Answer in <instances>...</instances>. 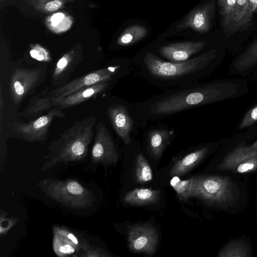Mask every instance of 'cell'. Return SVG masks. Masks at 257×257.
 Listing matches in <instances>:
<instances>
[{"instance_id":"obj_1","label":"cell","mask_w":257,"mask_h":257,"mask_svg":"<svg viewBox=\"0 0 257 257\" xmlns=\"http://www.w3.org/2000/svg\"><path fill=\"white\" fill-rule=\"evenodd\" d=\"M241 81L220 80L174 88L137 105L146 118L158 120L188 109L241 95Z\"/></svg>"},{"instance_id":"obj_2","label":"cell","mask_w":257,"mask_h":257,"mask_svg":"<svg viewBox=\"0 0 257 257\" xmlns=\"http://www.w3.org/2000/svg\"><path fill=\"white\" fill-rule=\"evenodd\" d=\"M217 52L210 50L184 62L176 63L162 59L147 51L139 64L144 76L158 87L183 86L193 83L216 58Z\"/></svg>"},{"instance_id":"obj_3","label":"cell","mask_w":257,"mask_h":257,"mask_svg":"<svg viewBox=\"0 0 257 257\" xmlns=\"http://www.w3.org/2000/svg\"><path fill=\"white\" fill-rule=\"evenodd\" d=\"M96 122V118L92 115L79 120L52 142L41 171L45 172L60 162L85 159L93 137V128Z\"/></svg>"},{"instance_id":"obj_4","label":"cell","mask_w":257,"mask_h":257,"mask_svg":"<svg viewBox=\"0 0 257 257\" xmlns=\"http://www.w3.org/2000/svg\"><path fill=\"white\" fill-rule=\"evenodd\" d=\"M239 194L236 185L229 177L219 175L194 176L192 197L208 205L227 208L237 201Z\"/></svg>"},{"instance_id":"obj_5","label":"cell","mask_w":257,"mask_h":257,"mask_svg":"<svg viewBox=\"0 0 257 257\" xmlns=\"http://www.w3.org/2000/svg\"><path fill=\"white\" fill-rule=\"evenodd\" d=\"M38 185L47 196L69 208L86 209L95 201L93 193L74 179L62 181L46 178Z\"/></svg>"},{"instance_id":"obj_6","label":"cell","mask_w":257,"mask_h":257,"mask_svg":"<svg viewBox=\"0 0 257 257\" xmlns=\"http://www.w3.org/2000/svg\"><path fill=\"white\" fill-rule=\"evenodd\" d=\"M110 82H99L62 98L44 100L36 99L30 103L22 115L23 116H34L54 107L62 109L74 106L105 90L109 86Z\"/></svg>"},{"instance_id":"obj_7","label":"cell","mask_w":257,"mask_h":257,"mask_svg":"<svg viewBox=\"0 0 257 257\" xmlns=\"http://www.w3.org/2000/svg\"><path fill=\"white\" fill-rule=\"evenodd\" d=\"M120 66H109L93 71L58 87L37 99L44 100L62 98L96 83L110 81L117 73Z\"/></svg>"},{"instance_id":"obj_8","label":"cell","mask_w":257,"mask_h":257,"mask_svg":"<svg viewBox=\"0 0 257 257\" xmlns=\"http://www.w3.org/2000/svg\"><path fill=\"white\" fill-rule=\"evenodd\" d=\"M65 116V114L61 109L54 107L46 114L28 122L15 123L14 129L26 141H41L46 138L52 121L56 118Z\"/></svg>"},{"instance_id":"obj_9","label":"cell","mask_w":257,"mask_h":257,"mask_svg":"<svg viewBox=\"0 0 257 257\" xmlns=\"http://www.w3.org/2000/svg\"><path fill=\"white\" fill-rule=\"evenodd\" d=\"M95 129L92 161L105 165L115 164L118 160V153L109 132L101 122L96 125Z\"/></svg>"},{"instance_id":"obj_10","label":"cell","mask_w":257,"mask_h":257,"mask_svg":"<svg viewBox=\"0 0 257 257\" xmlns=\"http://www.w3.org/2000/svg\"><path fill=\"white\" fill-rule=\"evenodd\" d=\"M130 249L135 252L153 254L156 249L158 236L156 229L146 223L130 226L127 230Z\"/></svg>"},{"instance_id":"obj_11","label":"cell","mask_w":257,"mask_h":257,"mask_svg":"<svg viewBox=\"0 0 257 257\" xmlns=\"http://www.w3.org/2000/svg\"><path fill=\"white\" fill-rule=\"evenodd\" d=\"M42 75L40 69L18 68L12 74L10 81V94L15 104L20 103L39 82Z\"/></svg>"},{"instance_id":"obj_12","label":"cell","mask_w":257,"mask_h":257,"mask_svg":"<svg viewBox=\"0 0 257 257\" xmlns=\"http://www.w3.org/2000/svg\"><path fill=\"white\" fill-rule=\"evenodd\" d=\"M215 14V1L211 0L191 11L177 26L180 30L190 28L199 33L208 32Z\"/></svg>"},{"instance_id":"obj_13","label":"cell","mask_w":257,"mask_h":257,"mask_svg":"<svg viewBox=\"0 0 257 257\" xmlns=\"http://www.w3.org/2000/svg\"><path fill=\"white\" fill-rule=\"evenodd\" d=\"M203 41L176 42L161 46L159 49L160 55L168 61L184 62L191 59L194 54L205 46Z\"/></svg>"},{"instance_id":"obj_14","label":"cell","mask_w":257,"mask_h":257,"mask_svg":"<svg viewBox=\"0 0 257 257\" xmlns=\"http://www.w3.org/2000/svg\"><path fill=\"white\" fill-rule=\"evenodd\" d=\"M107 112L110 123L118 136L125 144L131 142L134 122L126 107L115 104L109 106Z\"/></svg>"},{"instance_id":"obj_15","label":"cell","mask_w":257,"mask_h":257,"mask_svg":"<svg viewBox=\"0 0 257 257\" xmlns=\"http://www.w3.org/2000/svg\"><path fill=\"white\" fill-rule=\"evenodd\" d=\"M173 130L158 128L150 131L148 133V148L151 156L158 159L165 148L169 144L174 135Z\"/></svg>"},{"instance_id":"obj_16","label":"cell","mask_w":257,"mask_h":257,"mask_svg":"<svg viewBox=\"0 0 257 257\" xmlns=\"http://www.w3.org/2000/svg\"><path fill=\"white\" fill-rule=\"evenodd\" d=\"M209 150L207 147L191 152L178 160L172 166L170 176H180L188 173L206 156Z\"/></svg>"},{"instance_id":"obj_17","label":"cell","mask_w":257,"mask_h":257,"mask_svg":"<svg viewBox=\"0 0 257 257\" xmlns=\"http://www.w3.org/2000/svg\"><path fill=\"white\" fill-rule=\"evenodd\" d=\"M161 199L160 191L148 188H136L127 192L123 201L131 205L143 206L158 203Z\"/></svg>"},{"instance_id":"obj_18","label":"cell","mask_w":257,"mask_h":257,"mask_svg":"<svg viewBox=\"0 0 257 257\" xmlns=\"http://www.w3.org/2000/svg\"><path fill=\"white\" fill-rule=\"evenodd\" d=\"M252 18L253 15L250 11L248 0H236L229 32L234 33L245 30L250 25Z\"/></svg>"},{"instance_id":"obj_19","label":"cell","mask_w":257,"mask_h":257,"mask_svg":"<svg viewBox=\"0 0 257 257\" xmlns=\"http://www.w3.org/2000/svg\"><path fill=\"white\" fill-rule=\"evenodd\" d=\"M257 64V38L235 60L234 69L238 72L246 71Z\"/></svg>"},{"instance_id":"obj_20","label":"cell","mask_w":257,"mask_h":257,"mask_svg":"<svg viewBox=\"0 0 257 257\" xmlns=\"http://www.w3.org/2000/svg\"><path fill=\"white\" fill-rule=\"evenodd\" d=\"M248 245L242 240H233L226 244L219 251L218 257H249Z\"/></svg>"},{"instance_id":"obj_21","label":"cell","mask_w":257,"mask_h":257,"mask_svg":"<svg viewBox=\"0 0 257 257\" xmlns=\"http://www.w3.org/2000/svg\"><path fill=\"white\" fill-rule=\"evenodd\" d=\"M147 33V29L143 26L136 25L129 26L119 36L117 44L124 46L132 45L144 38Z\"/></svg>"},{"instance_id":"obj_22","label":"cell","mask_w":257,"mask_h":257,"mask_svg":"<svg viewBox=\"0 0 257 257\" xmlns=\"http://www.w3.org/2000/svg\"><path fill=\"white\" fill-rule=\"evenodd\" d=\"M194 176L185 180H181L177 177H174L170 181V184L177 193L180 201H186L192 197Z\"/></svg>"},{"instance_id":"obj_23","label":"cell","mask_w":257,"mask_h":257,"mask_svg":"<svg viewBox=\"0 0 257 257\" xmlns=\"http://www.w3.org/2000/svg\"><path fill=\"white\" fill-rule=\"evenodd\" d=\"M257 169V154L225 166L221 171L235 173H247Z\"/></svg>"},{"instance_id":"obj_24","label":"cell","mask_w":257,"mask_h":257,"mask_svg":"<svg viewBox=\"0 0 257 257\" xmlns=\"http://www.w3.org/2000/svg\"><path fill=\"white\" fill-rule=\"evenodd\" d=\"M135 174L136 180L139 183H146L152 179L151 168L142 154H139L137 157Z\"/></svg>"},{"instance_id":"obj_25","label":"cell","mask_w":257,"mask_h":257,"mask_svg":"<svg viewBox=\"0 0 257 257\" xmlns=\"http://www.w3.org/2000/svg\"><path fill=\"white\" fill-rule=\"evenodd\" d=\"M236 0H217L223 27L230 30Z\"/></svg>"},{"instance_id":"obj_26","label":"cell","mask_w":257,"mask_h":257,"mask_svg":"<svg viewBox=\"0 0 257 257\" xmlns=\"http://www.w3.org/2000/svg\"><path fill=\"white\" fill-rule=\"evenodd\" d=\"M64 236L55 232L53 241V247L55 253L59 256H65L74 252L76 248L73 242H70Z\"/></svg>"},{"instance_id":"obj_27","label":"cell","mask_w":257,"mask_h":257,"mask_svg":"<svg viewBox=\"0 0 257 257\" xmlns=\"http://www.w3.org/2000/svg\"><path fill=\"white\" fill-rule=\"evenodd\" d=\"M72 60L69 54H65L60 58L54 68L52 78L56 80L61 77L71 67Z\"/></svg>"},{"instance_id":"obj_28","label":"cell","mask_w":257,"mask_h":257,"mask_svg":"<svg viewBox=\"0 0 257 257\" xmlns=\"http://www.w3.org/2000/svg\"><path fill=\"white\" fill-rule=\"evenodd\" d=\"M257 121V104L252 107L244 115L239 123L238 128L242 130L250 126Z\"/></svg>"},{"instance_id":"obj_29","label":"cell","mask_w":257,"mask_h":257,"mask_svg":"<svg viewBox=\"0 0 257 257\" xmlns=\"http://www.w3.org/2000/svg\"><path fill=\"white\" fill-rule=\"evenodd\" d=\"M30 53L32 57L39 61H48L50 59L48 52L39 45L31 49Z\"/></svg>"},{"instance_id":"obj_30","label":"cell","mask_w":257,"mask_h":257,"mask_svg":"<svg viewBox=\"0 0 257 257\" xmlns=\"http://www.w3.org/2000/svg\"><path fill=\"white\" fill-rule=\"evenodd\" d=\"M83 247L86 256H110L104 250L101 248H95L84 242Z\"/></svg>"},{"instance_id":"obj_31","label":"cell","mask_w":257,"mask_h":257,"mask_svg":"<svg viewBox=\"0 0 257 257\" xmlns=\"http://www.w3.org/2000/svg\"><path fill=\"white\" fill-rule=\"evenodd\" d=\"M61 5L62 3L60 1L54 0L47 3L45 5V8L49 12H53L60 8Z\"/></svg>"},{"instance_id":"obj_32","label":"cell","mask_w":257,"mask_h":257,"mask_svg":"<svg viewBox=\"0 0 257 257\" xmlns=\"http://www.w3.org/2000/svg\"><path fill=\"white\" fill-rule=\"evenodd\" d=\"M55 230L56 233H58L62 235H63L65 237H67L75 244L78 245V240L76 237L73 234L64 230L59 229H57Z\"/></svg>"},{"instance_id":"obj_33","label":"cell","mask_w":257,"mask_h":257,"mask_svg":"<svg viewBox=\"0 0 257 257\" xmlns=\"http://www.w3.org/2000/svg\"><path fill=\"white\" fill-rule=\"evenodd\" d=\"M64 18L65 15L63 13H59L53 15L51 18L52 26H57Z\"/></svg>"},{"instance_id":"obj_34","label":"cell","mask_w":257,"mask_h":257,"mask_svg":"<svg viewBox=\"0 0 257 257\" xmlns=\"http://www.w3.org/2000/svg\"><path fill=\"white\" fill-rule=\"evenodd\" d=\"M248 3L250 13L253 15L257 13V0H248Z\"/></svg>"},{"instance_id":"obj_35","label":"cell","mask_w":257,"mask_h":257,"mask_svg":"<svg viewBox=\"0 0 257 257\" xmlns=\"http://www.w3.org/2000/svg\"><path fill=\"white\" fill-rule=\"evenodd\" d=\"M249 147L251 150H252L254 151H255V152H257V141L255 142L253 144L249 145Z\"/></svg>"},{"instance_id":"obj_36","label":"cell","mask_w":257,"mask_h":257,"mask_svg":"<svg viewBox=\"0 0 257 257\" xmlns=\"http://www.w3.org/2000/svg\"><path fill=\"white\" fill-rule=\"evenodd\" d=\"M256 215H257V205H256Z\"/></svg>"}]
</instances>
